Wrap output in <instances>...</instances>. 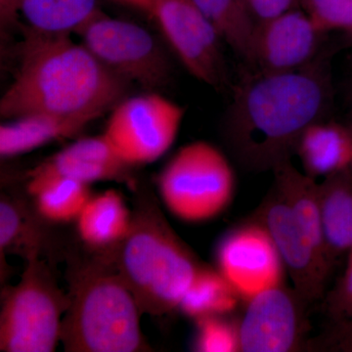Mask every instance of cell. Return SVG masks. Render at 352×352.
I'll return each instance as SVG.
<instances>
[{
	"instance_id": "cell-6",
	"label": "cell",
	"mask_w": 352,
	"mask_h": 352,
	"mask_svg": "<svg viewBox=\"0 0 352 352\" xmlns=\"http://www.w3.org/2000/svg\"><path fill=\"white\" fill-rule=\"evenodd\" d=\"M69 305V293L58 286L45 261H27L20 281L2 300L0 351H54Z\"/></svg>"
},
{
	"instance_id": "cell-26",
	"label": "cell",
	"mask_w": 352,
	"mask_h": 352,
	"mask_svg": "<svg viewBox=\"0 0 352 352\" xmlns=\"http://www.w3.org/2000/svg\"><path fill=\"white\" fill-rule=\"evenodd\" d=\"M346 259L344 274L325 300L326 311L332 322L352 318V250Z\"/></svg>"
},
{
	"instance_id": "cell-2",
	"label": "cell",
	"mask_w": 352,
	"mask_h": 352,
	"mask_svg": "<svg viewBox=\"0 0 352 352\" xmlns=\"http://www.w3.org/2000/svg\"><path fill=\"white\" fill-rule=\"evenodd\" d=\"M21 65L0 100V116L32 113L100 118L126 98L129 83L106 68L71 36L25 29Z\"/></svg>"
},
{
	"instance_id": "cell-22",
	"label": "cell",
	"mask_w": 352,
	"mask_h": 352,
	"mask_svg": "<svg viewBox=\"0 0 352 352\" xmlns=\"http://www.w3.org/2000/svg\"><path fill=\"white\" fill-rule=\"evenodd\" d=\"M38 214L57 223L76 220L91 198L89 185L65 177H51L28 182Z\"/></svg>"
},
{
	"instance_id": "cell-15",
	"label": "cell",
	"mask_w": 352,
	"mask_h": 352,
	"mask_svg": "<svg viewBox=\"0 0 352 352\" xmlns=\"http://www.w3.org/2000/svg\"><path fill=\"white\" fill-rule=\"evenodd\" d=\"M303 173L314 179L351 168L352 127L326 120L307 127L296 146Z\"/></svg>"
},
{
	"instance_id": "cell-27",
	"label": "cell",
	"mask_w": 352,
	"mask_h": 352,
	"mask_svg": "<svg viewBox=\"0 0 352 352\" xmlns=\"http://www.w3.org/2000/svg\"><path fill=\"white\" fill-rule=\"evenodd\" d=\"M312 347L317 351L352 352V318L333 322L327 332L314 340Z\"/></svg>"
},
{
	"instance_id": "cell-25",
	"label": "cell",
	"mask_w": 352,
	"mask_h": 352,
	"mask_svg": "<svg viewBox=\"0 0 352 352\" xmlns=\"http://www.w3.org/2000/svg\"><path fill=\"white\" fill-rule=\"evenodd\" d=\"M300 8L323 34L342 31L352 38V0H302Z\"/></svg>"
},
{
	"instance_id": "cell-10",
	"label": "cell",
	"mask_w": 352,
	"mask_h": 352,
	"mask_svg": "<svg viewBox=\"0 0 352 352\" xmlns=\"http://www.w3.org/2000/svg\"><path fill=\"white\" fill-rule=\"evenodd\" d=\"M254 219L270 234L298 295L307 305L323 298L333 268L315 251L293 210L274 186Z\"/></svg>"
},
{
	"instance_id": "cell-32",
	"label": "cell",
	"mask_w": 352,
	"mask_h": 352,
	"mask_svg": "<svg viewBox=\"0 0 352 352\" xmlns=\"http://www.w3.org/2000/svg\"><path fill=\"white\" fill-rule=\"evenodd\" d=\"M351 171H352V161H351Z\"/></svg>"
},
{
	"instance_id": "cell-14",
	"label": "cell",
	"mask_w": 352,
	"mask_h": 352,
	"mask_svg": "<svg viewBox=\"0 0 352 352\" xmlns=\"http://www.w3.org/2000/svg\"><path fill=\"white\" fill-rule=\"evenodd\" d=\"M131 166L120 157L105 134L78 139L30 173L29 182L65 177L91 185L126 182Z\"/></svg>"
},
{
	"instance_id": "cell-7",
	"label": "cell",
	"mask_w": 352,
	"mask_h": 352,
	"mask_svg": "<svg viewBox=\"0 0 352 352\" xmlns=\"http://www.w3.org/2000/svg\"><path fill=\"white\" fill-rule=\"evenodd\" d=\"M76 34L94 56L122 80L150 91L168 82L171 66L168 55L141 25L100 14Z\"/></svg>"
},
{
	"instance_id": "cell-12",
	"label": "cell",
	"mask_w": 352,
	"mask_h": 352,
	"mask_svg": "<svg viewBox=\"0 0 352 352\" xmlns=\"http://www.w3.org/2000/svg\"><path fill=\"white\" fill-rule=\"evenodd\" d=\"M217 263L245 302L264 289L284 284L286 270L276 247L254 217L224 235L217 247Z\"/></svg>"
},
{
	"instance_id": "cell-19",
	"label": "cell",
	"mask_w": 352,
	"mask_h": 352,
	"mask_svg": "<svg viewBox=\"0 0 352 352\" xmlns=\"http://www.w3.org/2000/svg\"><path fill=\"white\" fill-rule=\"evenodd\" d=\"M20 14L30 31L44 36H71L101 13L98 0H24Z\"/></svg>"
},
{
	"instance_id": "cell-11",
	"label": "cell",
	"mask_w": 352,
	"mask_h": 352,
	"mask_svg": "<svg viewBox=\"0 0 352 352\" xmlns=\"http://www.w3.org/2000/svg\"><path fill=\"white\" fill-rule=\"evenodd\" d=\"M305 300L295 289L276 285L245 302L239 319L241 352H291L302 347Z\"/></svg>"
},
{
	"instance_id": "cell-21",
	"label": "cell",
	"mask_w": 352,
	"mask_h": 352,
	"mask_svg": "<svg viewBox=\"0 0 352 352\" xmlns=\"http://www.w3.org/2000/svg\"><path fill=\"white\" fill-rule=\"evenodd\" d=\"M220 38L236 54L249 61L256 21L243 0H192Z\"/></svg>"
},
{
	"instance_id": "cell-3",
	"label": "cell",
	"mask_w": 352,
	"mask_h": 352,
	"mask_svg": "<svg viewBox=\"0 0 352 352\" xmlns=\"http://www.w3.org/2000/svg\"><path fill=\"white\" fill-rule=\"evenodd\" d=\"M103 252L143 314L154 317L178 309L204 265L150 203L132 212L126 237Z\"/></svg>"
},
{
	"instance_id": "cell-16",
	"label": "cell",
	"mask_w": 352,
	"mask_h": 352,
	"mask_svg": "<svg viewBox=\"0 0 352 352\" xmlns=\"http://www.w3.org/2000/svg\"><path fill=\"white\" fill-rule=\"evenodd\" d=\"M94 120L85 116L53 113H32L9 120L0 126V156H19L53 141L72 138Z\"/></svg>"
},
{
	"instance_id": "cell-28",
	"label": "cell",
	"mask_w": 352,
	"mask_h": 352,
	"mask_svg": "<svg viewBox=\"0 0 352 352\" xmlns=\"http://www.w3.org/2000/svg\"><path fill=\"white\" fill-rule=\"evenodd\" d=\"M256 24L300 8L302 0H243Z\"/></svg>"
},
{
	"instance_id": "cell-24",
	"label": "cell",
	"mask_w": 352,
	"mask_h": 352,
	"mask_svg": "<svg viewBox=\"0 0 352 352\" xmlns=\"http://www.w3.org/2000/svg\"><path fill=\"white\" fill-rule=\"evenodd\" d=\"M231 315H214L198 319L194 337V351L239 352V320Z\"/></svg>"
},
{
	"instance_id": "cell-5",
	"label": "cell",
	"mask_w": 352,
	"mask_h": 352,
	"mask_svg": "<svg viewBox=\"0 0 352 352\" xmlns=\"http://www.w3.org/2000/svg\"><path fill=\"white\" fill-rule=\"evenodd\" d=\"M157 189L176 219L201 223L217 219L232 203L235 170L217 146L195 141L173 155L159 176Z\"/></svg>"
},
{
	"instance_id": "cell-8",
	"label": "cell",
	"mask_w": 352,
	"mask_h": 352,
	"mask_svg": "<svg viewBox=\"0 0 352 352\" xmlns=\"http://www.w3.org/2000/svg\"><path fill=\"white\" fill-rule=\"evenodd\" d=\"M184 116L182 106L155 91L126 97L113 109L104 134L132 168L152 164L175 144Z\"/></svg>"
},
{
	"instance_id": "cell-18",
	"label": "cell",
	"mask_w": 352,
	"mask_h": 352,
	"mask_svg": "<svg viewBox=\"0 0 352 352\" xmlns=\"http://www.w3.org/2000/svg\"><path fill=\"white\" fill-rule=\"evenodd\" d=\"M131 222L132 212L115 190L91 196L76 219L80 239L102 251L124 239Z\"/></svg>"
},
{
	"instance_id": "cell-31",
	"label": "cell",
	"mask_w": 352,
	"mask_h": 352,
	"mask_svg": "<svg viewBox=\"0 0 352 352\" xmlns=\"http://www.w3.org/2000/svg\"><path fill=\"white\" fill-rule=\"evenodd\" d=\"M349 126H351L352 127V116H351V124H349Z\"/></svg>"
},
{
	"instance_id": "cell-20",
	"label": "cell",
	"mask_w": 352,
	"mask_h": 352,
	"mask_svg": "<svg viewBox=\"0 0 352 352\" xmlns=\"http://www.w3.org/2000/svg\"><path fill=\"white\" fill-rule=\"evenodd\" d=\"M243 302L217 268L204 264L179 303L178 310L196 321L214 315H230Z\"/></svg>"
},
{
	"instance_id": "cell-17",
	"label": "cell",
	"mask_w": 352,
	"mask_h": 352,
	"mask_svg": "<svg viewBox=\"0 0 352 352\" xmlns=\"http://www.w3.org/2000/svg\"><path fill=\"white\" fill-rule=\"evenodd\" d=\"M324 240L333 266L352 250V171H339L319 183Z\"/></svg>"
},
{
	"instance_id": "cell-13",
	"label": "cell",
	"mask_w": 352,
	"mask_h": 352,
	"mask_svg": "<svg viewBox=\"0 0 352 352\" xmlns=\"http://www.w3.org/2000/svg\"><path fill=\"white\" fill-rule=\"evenodd\" d=\"M324 34L300 7L294 9L256 25L248 62L267 73L305 68L318 58Z\"/></svg>"
},
{
	"instance_id": "cell-4",
	"label": "cell",
	"mask_w": 352,
	"mask_h": 352,
	"mask_svg": "<svg viewBox=\"0 0 352 352\" xmlns=\"http://www.w3.org/2000/svg\"><path fill=\"white\" fill-rule=\"evenodd\" d=\"M60 342L68 352L149 351L135 298L103 258L76 268Z\"/></svg>"
},
{
	"instance_id": "cell-29",
	"label": "cell",
	"mask_w": 352,
	"mask_h": 352,
	"mask_svg": "<svg viewBox=\"0 0 352 352\" xmlns=\"http://www.w3.org/2000/svg\"><path fill=\"white\" fill-rule=\"evenodd\" d=\"M24 0H0V23L2 28H9L18 22L21 6Z\"/></svg>"
},
{
	"instance_id": "cell-23",
	"label": "cell",
	"mask_w": 352,
	"mask_h": 352,
	"mask_svg": "<svg viewBox=\"0 0 352 352\" xmlns=\"http://www.w3.org/2000/svg\"><path fill=\"white\" fill-rule=\"evenodd\" d=\"M41 236L24 206L2 197L0 201V252L18 254L27 261L39 256Z\"/></svg>"
},
{
	"instance_id": "cell-1",
	"label": "cell",
	"mask_w": 352,
	"mask_h": 352,
	"mask_svg": "<svg viewBox=\"0 0 352 352\" xmlns=\"http://www.w3.org/2000/svg\"><path fill=\"white\" fill-rule=\"evenodd\" d=\"M333 99L325 58L284 73L256 71L235 88L226 138L241 166L274 170L291 161L303 131L325 120Z\"/></svg>"
},
{
	"instance_id": "cell-9",
	"label": "cell",
	"mask_w": 352,
	"mask_h": 352,
	"mask_svg": "<svg viewBox=\"0 0 352 352\" xmlns=\"http://www.w3.org/2000/svg\"><path fill=\"white\" fill-rule=\"evenodd\" d=\"M152 16L190 75L214 88L226 85L223 41L192 0H155Z\"/></svg>"
},
{
	"instance_id": "cell-30",
	"label": "cell",
	"mask_w": 352,
	"mask_h": 352,
	"mask_svg": "<svg viewBox=\"0 0 352 352\" xmlns=\"http://www.w3.org/2000/svg\"><path fill=\"white\" fill-rule=\"evenodd\" d=\"M152 16L155 0H122Z\"/></svg>"
}]
</instances>
